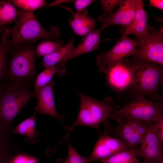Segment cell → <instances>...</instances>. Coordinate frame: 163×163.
I'll return each mask as SVG.
<instances>
[{"label": "cell", "mask_w": 163, "mask_h": 163, "mask_svg": "<svg viewBox=\"0 0 163 163\" xmlns=\"http://www.w3.org/2000/svg\"><path fill=\"white\" fill-rule=\"evenodd\" d=\"M78 94L80 100V108L75 121L68 130L63 139L68 138L74 128L82 125L89 126L99 130L100 124L110 118L111 114L120 108L110 96L103 101H98L85 95L80 91Z\"/></svg>", "instance_id": "5b68a950"}, {"label": "cell", "mask_w": 163, "mask_h": 163, "mask_svg": "<svg viewBox=\"0 0 163 163\" xmlns=\"http://www.w3.org/2000/svg\"><path fill=\"white\" fill-rule=\"evenodd\" d=\"M54 81L51 80L45 85L34 91V96L37 100L35 111L43 114L48 115L56 119L63 124L64 117L56 112L53 95Z\"/></svg>", "instance_id": "5bb4252c"}, {"label": "cell", "mask_w": 163, "mask_h": 163, "mask_svg": "<svg viewBox=\"0 0 163 163\" xmlns=\"http://www.w3.org/2000/svg\"><path fill=\"white\" fill-rule=\"evenodd\" d=\"M144 5H142L138 9L131 22L124 26V30H122L127 36L135 35L138 40L136 42L140 41L149 33L147 27L148 16L144 9Z\"/></svg>", "instance_id": "2e32d148"}, {"label": "cell", "mask_w": 163, "mask_h": 163, "mask_svg": "<svg viewBox=\"0 0 163 163\" xmlns=\"http://www.w3.org/2000/svg\"><path fill=\"white\" fill-rule=\"evenodd\" d=\"M11 1L15 7L31 11L46 6L47 4L46 2L44 0H12Z\"/></svg>", "instance_id": "4316f807"}, {"label": "cell", "mask_w": 163, "mask_h": 163, "mask_svg": "<svg viewBox=\"0 0 163 163\" xmlns=\"http://www.w3.org/2000/svg\"><path fill=\"white\" fill-rule=\"evenodd\" d=\"M149 123L134 119L125 120L115 126V134L129 146L137 147L147 131Z\"/></svg>", "instance_id": "9c48e42d"}, {"label": "cell", "mask_w": 163, "mask_h": 163, "mask_svg": "<svg viewBox=\"0 0 163 163\" xmlns=\"http://www.w3.org/2000/svg\"><path fill=\"white\" fill-rule=\"evenodd\" d=\"M35 111L34 115L21 122L14 128L13 134H21L24 136V140L32 143H35L39 140V132L36 130V115Z\"/></svg>", "instance_id": "ac0fdd59"}, {"label": "cell", "mask_w": 163, "mask_h": 163, "mask_svg": "<svg viewBox=\"0 0 163 163\" xmlns=\"http://www.w3.org/2000/svg\"><path fill=\"white\" fill-rule=\"evenodd\" d=\"M12 134L0 126V156L11 154L12 151H16L11 139Z\"/></svg>", "instance_id": "d4e9b609"}, {"label": "cell", "mask_w": 163, "mask_h": 163, "mask_svg": "<svg viewBox=\"0 0 163 163\" xmlns=\"http://www.w3.org/2000/svg\"><path fill=\"white\" fill-rule=\"evenodd\" d=\"M74 38L62 48L57 51L43 57L41 67L45 68L56 65L64 60L72 51L74 48Z\"/></svg>", "instance_id": "ffe728a7"}, {"label": "cell", "mask_w": 163, "mask_h": 163, "mask_svg": "<svg viewBox=\"0 0 163 163\" xmlns=\"http://www.w3.org/2000/svg\"><path fill=\"white\" fill-rule=\"evenodd\" d=\"M103 29L102 27L98 29H94L84 36L78 45L74 48L70 55L57 65L65 66V63L72 59L98 49L100 43V36Z\"/></svg>", "instance_id": "9a60e30c"}, {"label": "cell", "mask_w": 163, "mask_h": 163, "mask_svg": "<svg viewBox=\"0 0 163 163\" xmlns=\"http://www.w3.org/2000/svg\"><path fill=\"white\" fill-rule=\"evenodd\" d=\"M65 66L58 65L52 66L44 68V69L37 74L35 79L34 86V90L45 85L51 81L53 76L56 74L59 76L63 75L66 73Z\"/></svg>", "instance_id": "44dd1931"}, {"label": "cell", "mask_w": 163, "mask_h": 163, "mask_svg": "<svg viewBox=\"0 0 163 163\" xmlns=\"http://www.w3.org/2000/svg\"><path fill=\"white\" fill-rule=\"evenodd\" d=\"M121 37L108 52L99 54L96 64L99 71L107 74L115 65L128 59L134 53L137 47L136 41L121 30Z\"/></svg>", "instance_id": "52a82bcc"}, {"label": "cell", "mask_w": 163, "mask_h": 163, "mask_svg": "<svg viewBox=\"0 0 163 163\" xmlns=\"http://www.w3.org/2000/svg\"><path fill=\"white\" fill-rule=\"evenodd\" d=\"M68 143L67 157L65 159L58 160V163H91L92 161L89 157H84L79 154L73 148L68 139Z\"/></svg>", "instance_id": "484cf974"}, {"label": "cell", "mask_w": 163, "mask_h": 163, "mask_svg": "<svg viewBox=\"0 0 163 163\" xmlns=\"http://www.w3.org/2000/svg\"><path fill=\"white\" fill-rule=\"evenodd\" d=\"M133 76L131 94L143 95L152 101L163 102L158 93L163 80V66L143 60H130Z\"/></svg>", "instance_id": "277c9868"}, {"label": "cell", "mask_w": 163, "mask_h": 163, "mask_svg": "<svg viewBox=\"0 0 163 163\" xmlns=\"http://www.w3.org/2000/svg\"><path fill=\"white\" fill-rule=\"evenodd\" d=\"M18 14L17 10L11 0L0 1V27L15 23Z\"/></svg>", "instance_id": "603a6c76"}, {"label": "cell", "mask_w": 163, "mask_h": 163, "mask_svg": "<svg viewBox=\"0 0 163 163\" xmlns=\"http://www.w3.org/2000/svg\"><path fill=\"white\" fill-rule=\"evenodd\" d=\"M107 74V83L117 91L118 97L127 91L131 93L133 76L130 60L115 65Z\"/></svg>", "instance_id": "30bf717a"}, {"label": "cell", "mask_w": 163, "mask_h": 163, "mask_svg": "<svg viewBox=\"0 0 163 163\" xmlns=\"http://www.w3.org/2000/svg\"><path fill=\"white\" fill-rule=\"evenodd\" d=\"M30 87L3 81L0 86V126L2 128L13 133L14 119L34 96Z\"/></svg>", "instance_id": "6da1fadb"}, {"label": "cell", "mask_w": 163, "mask_h": 163, "mask_svg": "<svg viewBox=\"0 0 163 163\" xmlns=\"http://www.w3.org/2000/svg\"><path fill=\"white\" fill-rule=\"evenodd\" d=\"M123 0H101L100 2L103 10V14L100 16L98 20L102 23L106 18L113 13V10L117 5H120Z\"/></svg>", "instance_id": "83f0119b"}, {"label": "cell", "mask_w": 163, "mask_h": 163, "mask_svg": "<svg viewBox=\"0 0 163 163\" xmlns=\"http://www.w3.org/2000/svg\"><path fill=\"white\" fill-rule=\"evenodd\" d=\"M63 42L59 38L45 40L40 43L35 47L36 57L44 56L54 53L62 48Z\"/></svg>", "instance_id": "cb8c5ba5"}, {"label": "cell", "mask_w": 163, "mask_h": 163, "mask_svg": "<svg viewBox=\"0 0 163 163\" xmlns=\"http://www.w3.org/2000/svg\"><path fill=\"white\" fill-rule=\"evenodd\" d=\"M95 1L93 0H76L73 3L76 13H80L84 11L85 8Z\"/></svg>", "instance_id": "4dcf8cb0"}, {"label": "cell", "mask_w": 163, "mask_h": 163, "mask_svg": "<svg viewBox=\"0 0 163 163\" xmlns=\"http://www.w3.org/2000/svg\"><path fill=\"white\" fill-rule=\"evenodd\" d=\"M154 123H149L147 131L140 143L139 147L143 163H163V141L155 134Z\"/></svg>", "instance_id": "8fae6325"}, {"label": "cell", "mask_w": 163, "mask_h": 163, "mask_svg": "<svg viewBox=\"0 0 163 163\" xmlns=\"http://www.w3.org/2000/svg\"><path fill=\"white\" fill-rule=\"evenodd\" d=\"M163 113V102H156L143 95L136 94L131 101L114 111L111 118L119 123L129 119L155 123Z\"/></svg>", "instance_id": "8992f818"}, {"label": "cell", "mask_w": 163, "mask_h": 163, "mask_svg": "<svg viewBox=\"0 0 163 163\" xmlns=\"http://www.w3.org/2000/svg\"><path fill=\"white\" fill-rule=\"evenodd\" d=\"M132 148L133 147L129 146L118 138L102 135L99 138L92 153L89 157L92 161H97Z\"/></svg>", "instance_id": "7c38bea8"}, {"label": "cell", "mask_w": 163, "mask_h": 163, "mask_svg": "<svg viewBox=\"0 0 163 163\" xmlns=\"http://www.w3.org/2000/svg\"><path fill=\"white\" fill-rule=\"evenodd\" d=\"M153 130L156 135L163 141V116H160L154 123Z\"/></svg>", "instance_id": "f546056e"}, {"label": "cell", "mask_w": 163, "mask_h": 163, "mask_svg": "<svg viewBox=\"0 0 163 163\" xmlns=\"http://www.w3.org/2000/svg\"><path fill=\"white\" fill-rule=\"evenodd\" d=\"M137 156H141L140 148L138 146L121 151L97 161L101 163H139Z\"/></svg>", "instance_id": "d6986e66"}, {"label": "cell", "mask_w": 163, "mask_h": 163, "mask_svg": "<svg viewBox=\"0 0 163 163\" xmlns=\"http://www.w3.org/2000/svg\"><path fill=\"white\" fill-rule=\"evenodd\" d=\"M11 154H8L0 156V163H11L12 157Z\"/></svg>", "instance_id": "d6a6232c"}, {"label": "cell", "mask_w": 163, "mask_h": 163, "mask_svg": "<svg viewBox=\"0 0 163 163\" xmlns=\"http://www.w3.org/2000/svg\"><path fill=\"white\" fill-rule=\"evenodd\" d=\"M17 10L18 18L15 24L8 28L11 37L10 48L22 44L33 43L40 39L52 40L59 37L58 27L52 25L49 31L46 30L37 19L34 11L19 8Z\"/></svg>", "instance_id": "7a4b0ae2"}, {"label": "cell", "mask_w": 163, "mask_h": 163, "mask_svg": "<svg viewBox=\"0 0 163 163\" xmlns=\"http://www.w3.org/2000/svg\"><path fill=\"white\" fill-rule=\"evenodd\" d=\"M26 43L12 48L4 81L30 87L37 75L35 47Z\"/></svg>", "instance_id": "3957f363"}, {"label": "cell", "mask_w": 163, "mask_h": 163, "mask_svg": "<svg viewBox=\"0 0 163 163\" xmlns=\"http://www.w3.org/2000/svg\"><path fill=\"white\" fill-rule=\"evenodd\" d=\"M67 8L72 13L69 20V24L75 34L83 37L94 29L96 20L87 16L86 9L77 13Z\"/></svg>", "instance_id": "e0dca14e"}, {"label": "cell", "mask_w": 163, "mask_h": 163, "mask_svg": "<svg viewBox=\"0 0 163 163\" xmlns=\"http://www.w3.org/2000/svg\"><path fill=\"white\" fill-rule=\"evenodd\" d=\"M149 2L150 6L154 7L161 10H163V0H149Z\"/></svg>", "instance_id": "1f68e13d"}, {"label": "cell", "mask_w": 163, "mask_h": 163, "mask_svg": "<svg viewBox=\"0 0 163 163\" xmlns=\"http://www.w3.org/2000/svg\"><path fill=\"white\" fill-rule=\"evenodd\" d=\"M144 4L142 0H123L117 10L105 20L101 27L104 29L115 25L123 27L133 20L138 9Z\"/></svg>", "instance_id": "4fadbf2b"}, {"label": "cell", "mask_w": 163, "mask_h": 163, "mask_svg": "<svg viewBox=\"0 0 163 163\" xmlns=\"http://www.w3.org/2000/svg\"><path fill=\"white\" fill-rule=\"evenodd\" d=\"M10 36L8 28H5L2 33L0 43V86L5 76L8 66L7 56L10 48V40L8 38Z\"/></svg>", "instance_id": "7402d4cb"}, {"label": "cell", "mask_w": 163, "mask_h": 163, "mask_svg": "<svg viewBox=\"0 0 163 163\" xmlns=\"http://www.w3.org/2000/svg\"><path fill=\"white\" fill-rule=\"evenodd\" d=\"M131 56L132 60H143L163 66V32L161 28L148 34L140 41Z\"/></svg>", "instance_id": "ba28073f"}, {"label": "cell", "mask_w": 163, "mask_h": 163, "mask_svg": "<svg viewBox=\"0 0 163 163\" xmlns=\"http://www.w3.org/2000/svg\"><path fill=\"white\" fill-rule=\"evenodd\" d=\"M11 163H39L36 158L27 155L20 154L12 157Z\"/></svg>", "instance_id": "f1b7e54d"}]
</instances>
